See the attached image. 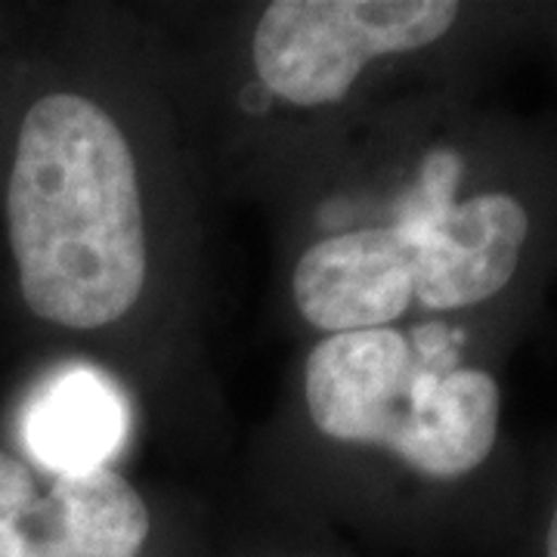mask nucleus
<instances>
[{
  "label": "nucleus",
  "instance_id": "f257e3e1",
  "mask_svg": "<svg viewBox=\"0 0 557 557\" xmlns=\"http://www.w3.org/2000/svg\"><path fill=\"white\" fill-rule=\"evenodd\" d=\"M208 189L152 16L84 7L25 53L0 139L16 300L139 406L205 387Z\"/></svg>",
  "mask_w": 557,
  "mask_h": 557
},
{
  "label": "nucleus",
  "instance_id": "f03ea898",
  "mask_svg": "<svg viewBox=\"0 0 557 557\" xmlns=\"http://www.w3.org/2000/svg\"><path fill=\"white\" fill-rule=\"evenodd\" d=\"M298 338L456 329L508 347L557 255V171L458 90L403 102L267 193Z\"/></svg>",
  "mask_w": 557,
  "mask_h": 557
},
{
  "label": "nucleus",
  "instance_id": "7ed1b4c3",
  "mask_svg": "<svg viewBox=\"0 0 557 557\" xmlns=\"http://www.w3.org/2000/svg\"><path fill=\"white\" fill-rule=\"evenodd\" d=\"M505 354L456 329L304 341L260 437L263 505L391 542L458 533L502 456Z\"/></svg>",
  "mask_w": 557,
  "mask_h": 557
},
{
  "label": "nucleus",
  "instance_id": "20e7f679",
  "mask_svg": "<svg viewBox=\"0 0 557 557\" xmlns=\"http://www.w3.org/2000/svg\"><path fill=\"white\" fill-rule=\"evenodd\" d=\"M498 20L458 0H267L180 38L152 16L208 183L258 201L350 131L458 90Z\"/></svg>",
  "mask_w": 557,
  "mask_h": 557
},
{
  "label": "nucleus",
  "instance_id": "39448f33",
  "mask_svg": "<svg viewBox=\"0 0 557 557\" xmlns=\"http://www.w3.org/2000/svg\"><path fill=\"white\" fill-rule=\"evenodd\" d=\"M205 515L124 465L53 471L0 443V557H218Z\"/></svg>",
  "mask_w": 557,
  "mask_h": 557
},
{
  "label": "nucleus",
  "instance_id": "423d86ee",
  "mask_svg": "<svg viewBox=\"0 0 557 557\" xmlns=\"http://www.w3.org/2000/svg\"><path fill=\"white\" fill-rule=\"evenodd\" d=\"M139 409L134 391L112 372L62 357L28 387L13 446L53 471L124 465L137 437Z\"/></svg>",
  "mask_w": 557,
  "mask_h": 557
},
{
  "label": "nucleus",
  "instance_id": "0eeeda50",
  "mask_svg": "<svg viewBox=\"0 0 557 557\" xmlns=\"http://www.w3.org/2000/svg\"><path fill=\"white\" fill-rule=\"evenodd\" d=\"M267 515L220 539L218 557H350L329 527L263 505Z\"/></svg>",
  "mask_w": 557,
  "mask_h": 557
},
{
  "label": "nucleus",
  "instance_id": "6e6552de",
  "mask_svg": "<svg viewBox=\"0 0 557 557\" xmlns=\"http://www.w3.org/2000/svg\"><path fill=\"white\" fill-rule=\"evenodd\" d=\"M515 557H557V483L548 490L533 523L523 530Z\"/></svg>",
  "mask_w": 557,
  "mask_h": 557
},
{
  "label": "nucleus",
  "instance_id": "1a4fd4ad",
  "mask_svg": "<svg viewBox=\"0 0 557 557\" xmlns=\"http://www.w3.org/2000/svg\"><path fill=\"white\" fill-rule=\"evenodd\" d=\"M25 53L13 50L10 40L0 38V139H3V124H7V112H10V100H13V87L20 78V69Z\"/></svg>",
  "mask_w": 557,
  "mask_h": 557
}]
</instances>
